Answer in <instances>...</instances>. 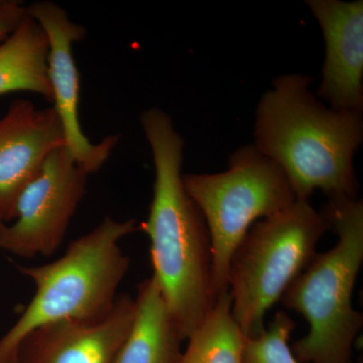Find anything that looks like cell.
Returning <instances> with one entry per match:
<instances>
[{"label": "cell", "instance_id": "6da1fadb", "mask_svg": "<svg viewBox=\"0 0 363 363\" xmlns=\"http://www.w3.org/2000/svg\"><path fill=\"white\" fill-rule=\"evenodd\" d=\"M155 164L154 196L140 228L150 242L154 277L183 340L204 321L215 301L211 241L204 217L184 186V140L159 108L140 116Z\"/></svg>", "mask_w": 363, "mask_h": 363}, {"label": "cell", "instance_id": "7a4b0ae2", "mask_svg": "<svg viewBox=\"0 0 363 363\" xmlns=\"http://www.w3.org/2000/svg\"><path fill=\"white\" fill-rule=\"evenodd\" d=\"M309 76L274 79L255 113V147L285 174L297 200L315 190L328 199H357L353 156L362 145V113L334 111L309 91Z\"/></svg>", "mask_w": 363, "mask_h": 363}, {"label": "cell", "instance_id": "3957f363", "mask_svg": "<svg viewBox=\"0 0 363 363\" xmlns=\"http://www.w3.org/2000/svg\"><path fill=\"white\" fill-rule=\"evenodd\" d=\"M322 213L337 234V243L315 255L281 301L309 325L304 337L291 346L298 363H351L363 325L362 313L352 306L363 262L362 200L330 199Z\"/></svg>", "mask_w": 363, "mask_h": 363}, {"label": "cell", "instance_id": "277c9868", "mask_svg": "<svg viewBox=\"0 0 363 363\" xmlns=\"http://www.w3.org/2000/svg\"><path fill=\"white\" fill-rule=\"evenodd\" d=\"M138 230L135 220L106 216L92 231L72 241L63 257L40 267H18L35 286L30 304L0 339V358H16L30 332L60 320L96 321L116 304L117 289L130 259L119 241Z\"/></svg>", "mask_w": 363, "mask_h": 363}, {"label": "cell", "instance_id": "5b68a950", "mask_svg": "<svg viewBox=\"0 0 363 363\" xmlns=\"http://www.w3.org/2000/svg\"><path fill=\"white\" fill-rule=\"evenodd\" d=\"M330 223L308 200L255 222L229 264L231 313L245 337L266 330L264 318L314 259Z\"/></svg>", "mask_w": 363, "mask_h": 363}, {"label": "cell", "instance_id": "8992f818", "mask_svg": "<svg viewBox=\"0 0 363 363\" xmlns=\"http://www.w3.org/2000/svg\"><path fill=\"white\" fill-rule=\"evenodd\" d=\"M183 182L209 231L217 298L228 291L231 257L250 227L257 219L283 211L297 198L281 169L255 145L236 150L223 173L183 175Z\"/></svg>", "mask_w": 363, "mask_h": 363}, {"label": "cell", "instance_id": "52a82bcc", "mask_svg": "<svg viewBox=\"0 0 363 363\" xmlns=\"http://www.w3.org/2000/svg\"><path fill=\"white\" fill-rule=\"evenodd\" d=\"M88 176L66 147L52 152L18 195L13 223L0 224V250L25 259L54 255L84 198Z\"/></svg>", "mask_w": 363, "mask_h": 363}, {"label": "cell", "instance_id": "ba28073f", "mask_svg": "<svg viewBox=\"0 0 363 363\" xmlns=\"http://www.w3.org/2000/svg\"><path fill=\"white\" fill-rule=\"evenodd\" d=\"M26 13L37 21L47 35L48 77L54 108L63 128L66 147L88 175L96 173L111 157L118 135H108L99 143L90 142L79 121L80 75L73 57L74 43L84 39V26L74 23L68 13L52 1L33 2Z\"/></svg>", "mask_w": 363, "mask_h": 363}, {"label": "cell", "instance_id": "9c48e42d", "mask_svg": "<svg viewBox=\"0 0 363 363\" xmlns=\"http://www.w3.org/2000/svg\"><path fill=\"white\" fill-rule=\"evenodd\" d=\"M136 315L135 298L121 294L96 321L60 320L42 325L18 346L21 363H116Z\"/></svg>", "mask_w": 363, "mask_h": 363}, {"label": "cell", "instance_id": "30bf717a", "mask_svg": "<svg viewBox=\"0 0 363 363\" xmlns=\"http://www.w3.org/2000/svg\"><path fill=\"white\" fill-rule=\"evenodd\" d=\"M66 147L54 107L16 99L0 118V224L13 220L18 195L49 155Z\"/></svg>", "mask_w": 363, "mask_h": 363}, {"label": "cell", "instance_id": "8fae6325", "mask_svg": "<svg viewBox=\"0 0 363 363\" xmlns=\"http://www.w3.org/2000/svg\"><path fill=\"white\" fill-rule=\"evenodd\" d=\"M323 30L325 62L319 95L334 111L363 108V1L308 0Z\"/></svg>", "mask_w": 363, "mask_h": 363}, {"label": "cell", "instance_id": "7c38bea8", "mask_svg": "<svg viewBox=\"0 0 363 363\" xmlns=\"http://www.w3.org/2000/svg\"><path fill=\"white\" fill-rule=\"evenodd\" d=\"M135 323L116 363H177L183 341L154 277L138 285Z\"/></svg>", "mask_w": 363, "mask_h": 363}, {"label": "cell", "instance_id": "4fadbf2b", "mask_svg": "<svg viewBox=\"0 0 363 363\" xmlns=\"http://www.w3.org/2000/svg\"><path fill=\"white\" fill-rule=\"evenodd\" d=\"M48 51L49 43L44 30L26 14L14 32L0 44V95L28 91L52 102Z\"/></svg>", "mask_w": 363, "mask_h": 363}, {"label": "cell", "instance_id": "5bb4252c", "mask_svg": "<svg viewBox=\"0 0 363 363\" xmlns=\"http://www.w3.org/2000/svg\"><path fill=\"white\" fill-rule=\"evenodd\" d=\"M231 304L228 291L216 298L177 363H242L245 335L234 320Z\"/></svg>", "mask_w": 363, "mask_h": 363}, {"label": "cell", "instance_id": "9a60e30c", "mask_svg": "<svg viewBox=\"0 0 363 363\" xmlns=\"http://www.w3.org/2000/svg\"><path fill=\"white\" fill-rule=\"evenodd\" d=\"M295 328L292 318L285 312L277 313L262 334L245 337L242 363H298L289 344Z\"/></svg>", "mask_w": 363, "mask_h": 363}, {"label": "cell", "instance_id": "2e32d148", "mask_svg": "<svg viewBox=\"0 0 363 363\" xmlns=\"http://www.w3.org/2000/svg\"><path fill=\"white\" fill-rule=\"evenodd\" d=\"M26 6L18 1H0V44L14 32L26 16Z\"/></svg>", "mask_w": 363, "mask_h": 363}, {"label": "cell", "instance_id": "e0dca14e", "mask_svg": "<svg viewBox=\"0 0 363 363\" xmlns=\"http://www.w3.org/2000/svg\"><path fill=\"white\" fill-rule=\"evenodd\" d=\"M0 363H21L18 358H0Z\"/></svg>", "mask_w": 363, "mask_h": 363}]
</instances>
